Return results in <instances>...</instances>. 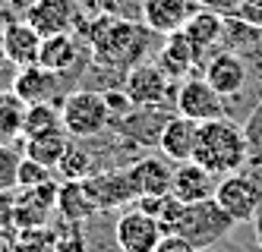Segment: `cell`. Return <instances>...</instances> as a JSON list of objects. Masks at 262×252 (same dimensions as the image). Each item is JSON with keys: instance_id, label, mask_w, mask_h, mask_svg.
Here are the masks:
<instances>
[{"instance_id": "obj_1", "label": "cell", "mask_w": 262, "mask_h": 252, "mask_svg": "<svg viewBox=\"0 0 262 252\" xmlns=\"http://www.w3.org/2000/svg\"><path fill=\"white\" fill-rule=\"evenodd\" d=\"M193 161L202 164L205 170H212L218 180L228 177V173L243 170V164L250 161V148H247V135H243V126H237V123L228 120V117L199 123Z\"/></svg>"}, {"instance_id": "obj_2", "label": "cell", "mask_w": 262, "mask_h": 252, "mask_svg": "<svg viewBox=\"0 0 262 252\" xmlns=\"http://www.w3.org/2000/svg\"><path fill=\"white\" fill-rule=\"evenodd\" d=\"M145 32L129 22V19H101V22L89 32V44L95 51V60L107 66H123L136 57Z\"/></svg>"}, {"instance_id": "obj_3", "label": "cell", "mask_w": 262, "mask_h": 252, "mask_svg": "<svg viewBox=\"0 0 262 252\" xmlns=\"http://www.w3.org/2000/svg\"><path fill=\"white\" fill-rule=\"evenodd\" d=\"M60 120L70 139H92L111 123V110L104 95L98 91H73L60 101Z\"/></svg>"}, {"instance_id": "obj_4", "label": "cell", "mask_w": 262, "mask_h": 252, "mask_svg": "<svg viewBox=\"0 0 262 252\" xmlns=\"http://www.w3.org/2000/svg\"><path fill=\"white\" fill-rule=\"evenodd\" d=\"M231 227H234V221L224 215V208L212 196V199H202V202H190V205H186L174 234L186 237L196 249H209V246H215L224 234H228Z\"/></svg>"}, {"instance_id": "obj_5", "label": "cell", "mask_w": 262, "mask_h": 252, "mask_svg": "<svg viewBox=\"0 0 262 252\" xmlns=\"http://www.w3.org/2000/svg\"><path fill=\"white\" fill-rule=\"evenodd\" d=\"M215 202L224 208L234 224H247L259 215L262 208V186L250 177V173H228L215 186Z\"/></svg>"}, {"instance_id": "obj_6", "label": "cell", "mask_w": 262, "mask_h": 252, "mask_svg": "<svg viewBox=\"0 0 262 252\" xmlns=\"http://www.w3.org/2000/svg\"><path fill=\"white\" fill-rule=\"evenodd\" d=\"M161 237H164V227L158 224V218L145 215L142 208L123 211L114 224V240L120 252H155Z\"/></svg>"}, {"instance_id": "obj_7", "label": "cell", "mask_w": 262, "mask_h": 252, "mask_svg": "<svg viewBox=\"0 0 262 252\" xmlns=\"http://www.w3.org/2000/svg\"><path fill=\"white\" fill-rule=\"evenodd\" d=\"M23 19L41 38L63 35L79 26V4L76 0H32Z\"/></svg>"}, {"instance_id": "obj_8", "label": "cell", "mask_w": 262, "mask_h": 252, "mask_svg": "<svg viewBox=\"0 0 262 252\" xmlns=\"http://www.w3.org/2000/svg\"><path fill=\"white\" fill-rule=\"evenodd\" d=\"M224 98L202 79H186L177 91V113L180 117H190L196 123H209V120H218L224 117Z\"/></svg>"}, {"instance_id": "obj_9", "label": "cell", "mask_w": 262, "mask_h": 252, "mask_svg": "<svg viewBox=\"0 0 262 252\" xmlns=\"http://www.w3.org/2000/svg\"><path fill=\"white\" fill-rule=\"evenodd\" d=\"M57 183L48 180L38 186H26L16 192V230L19 227H45L57 211Z\"/></svg>"}, {"instance_id": "obj_10", "label": "cell", "mask_w": 262, "mask_h": 252, "mask_svg": "<svg viewBox=\"0 0 262 252\" xmlns=\"http://www.w3.org/2000/svg\"><path fill=\"white\" fill-rule=\"evenodd\" d=\"M167 76L158 63H139L126 73L123 91L136 107H158L167 101Z\"/></svg>"}, {"instance_id": "obj_11", "label": "cell", "mask_w": 262, "mask_h": 252, "mask_svg": "<svg viewBox=\"0 0 262 252\" xmlns=\"http://www.w3.org/2000/svg\"><path fill=\"white\" fill-rule=\"evenodd\" d=\"M92 196L98 202V211H107V208H123L129 202H136V186H133V177H129V167L126 170H104V173H92L85 177Z\"/></svg>"}, {"instance_id": "obj_12", "label": "cell", "mask_w": 262, "mask_h": 252, "mask_svg": "<svg viewBox=\"0 0 262 252\" xmlns=\"http://www.w3.org/2000/svg\"><path fill=\"white\" fill-rule=\"evenodd\" d=\"M41 41H45V38L35 32L26 19H13V22H7L4 38H0L4 60H10L13 66H32V63H38Z\"/></svg>"}, {"instance_id": "obj_13", "label": "cell", "mask_w": 262, "mask_h": 252, "mask_svg": "<svg viewBox=\"0 0 262 252\" xmlns=\"http://www.w3.org/2000/svg\"><path fill=\"white\" fill-rule=\"evenodd\" d=\"M247 79H250L247 63H243L237 54H231V51L215 54L209 60V66H205V82H209L221 98H234V95H240L243 88H247Z\"/></svg>"}, {"instance_id": "obj_14", "label": "cell", "mask_w": 262, "mask_h": 252, "mask_svg": "<svg viewBox=\"0 0 262 252\" xmlns=\"http://www.w3.org/2000/svg\"><path fill=\"white\" fill-rule=\"evenodd\" d=\"M196 135H199V123L190 117H177L167 120L158 132V148L167 161L183 164V161H193V151H196Z\"/></svg>"}, {"instance_id": "obj_15", "label": "cell", "mask_w": 262, "mask_h": 252, "mask_svg": "<svg viewBox=\"0 0 262 252\" xmlns=\"http://www.w3.org/2000/svg\"><path fill=\"white\" fill-rule=\"evenodd\" d=\"M215 186H218V177L212 170H205L202 164L196 161H183L174 167V180H171V192L180 199V202H202V199H212L215 196Z\"/></svg>"}, {"instance_id": "obj_16", "label": "cell", "mask_w": 262, "mask_h": 252, "mask_svg": "<svg viewBox=\"0 0 262 252\" xmlns=\"http://www.w3.org/2000/svg\"><path fill=\"white\" fill-rule=\"evenodd\" d=\"M13 91L19 95L26 104H41V101H54L60 91V76L45 70L41 63H32V66H19L13 79Z\"/></svg>"}, {"instance_id": "obj_17", "label": "cell", "mask_w": 262, "mask_h": 252, "mask_svg": "<svg viewBox=\"0 0 262 252\" xmlns=\"http://www.w3.org/2000/svg\"><path fill=\"white\" fill-rule=\"evenodd\" d=\"M196 60H199V51L196 44L186 38L183 29L164 35V44L158 51V66L164 70L167 79H180V76H190L196 70Z\"/></svg>"}, {"instance_id": "obj_18", "label": "cell", "mask_w": 262, "mask_h": 252, "mask_svg": "<svg viewBox=\"0 0 262 252\" xmlns=\"http://www.w3.org/2000/svg\"><path fill=\"white\" fill-rule=\"evenodd\" d=\"M57 215L67 224H85L98 215V202L85 180H63L57 189Z\"/></svg>"}, {"instance_id": "obj_19", "label": "cell", "mask_w": 262, "mask_h": 252, "mask_svg": "<svg viewBox=\"0 0 262 252\" xmlns=\"http://www.w3.org/2000/svg\"><path fill=\"white\" fill-rule=\"evenodd\" d=\"M190 13H193L190 0H145L142 4L145 29L158 32V35H171V32L183 29Z\"/></svg>"}, {"instance_id": "obj_20", "label": "cell", "mask_w": 262, "mask_h": 252, "mask_svg": "<svg viewBox=\"0 0 262 252\" xmlns=\"http://www.w3.org/2000/svg\"><path fill=\"white\" fill-rule=\"evenodd\" d=\"M129 177H133L136 196H167L171 192V180L174 170L167 167V158H142L129 167Z\"/></svg>"}, {"instance_id": "obj_21", "label": "cell", "mask_w": 262, "mask_h": 252, "mask_svg": "<svg viewBox=\"0 0 262 252\" xmlns=\"http://www.w3.org/2000/svg\"><path fill=\"white\" fill-rule=\"evenodd\" d=\"M70 148V132L60 126V129H51V132H41V135H29L23 142V154L32 161H38L51 170H57L63 151Z\"/></svg>"}, {"instance_id": "obj_22", "label": "cell", "mask_w": 262, "mask_h": 252, "mask_svg": "<svg viewBox=\"0 0 262 252\" xmlns=\"http://www.w3.org/2000/svg\"><path fill=\"white\" fill-rule=\"evenodd\" d=\"M79 60V41L73 38L70 32L63 35H51L41 41V54H38V63L51 73L63 76L67 70H73V63Z\"/></svg>"}, {"instance_id": "obj_23", "label": "cell", "mask_w": 262, "mask_h": 252, "mask_svg": "<svg viewBox=\"0 0 262 252\" xmlns=\"http://www.w3.org/2000/svg\"><path fill=\"white\" fill-rule=\"evenodd\" d=\"M183 32H186V38L196 44V51L202 54V51L215 48L221 38H224V19H221V13H215V10H202V7H199V10L190 13Z\"/></svg>"}, {"instance_id": "obj_24", "label": "cell", "mask_w": 262, "mask_h": 252, "mask_svg": "<svg viewBox=\"0 0 262 252\" xmlns=\"http://www.w3.org/2000/svg\"><path fill=\"white\" fill-rule=\"evenodd\" d=\"M26 101L10 91H0V142H16L23 135V123H26Z\"/></svg>"}, {"instance_id": "obj_25", "label": "cell", "mask_w": 262, "mask_h": 252, "mask_svg": "<svg viewBox=\"0 0 262 252\" xmlns=\"http://www.w3.org/2000/svg\"><path fill=\"white\" fill-rule=\"evenodd\" d=\"M60 126H63L60 107H54L51 101L29 104V107H26V123H23V139H29V135H41V132H51V129H60Z\"/></svg>"}, {"instance_id": "obj_26", "label": "cell", "mask_w": 262, "mask_h": 252, "mask_svg": "<svg viewBox=\"0 0 262 252\" xmlns=\"http://www.w3.org/2000/svg\"><path fill=\"white\" fill-rule=\"evenodd\" d=\"M13 243L19 252H57V230L45 227H19L13 230Z\"/></svg>"}, {"instance_id": "obj_27", "label": "cell", "mask_w": 262, "mask_h": 252, "mask_svg": "<svg viewBox=\"0 0 262 252\" xmlns=\"http://www.w3.org/2000/svg\"><path fill=\"white\" fill-rule=\"evenodd\" d=\"M57 173L63 180H85V177H92V154L85 148L70 142V148L63 151V158L57 164Z\"/></svg>"}, {"instance_id": "obj_28", "label": "cell", "mask_w": 262, "mask_h": 252, "mask_svg": "<svg viewBox=\"0 0 262 252\" xmlns=\"http://www.w3.org/2000/svg\"><path fill=\"white\" fill-rule=\"evenodd\" d=\"M19 164H23V151L13 142H0V189L19 186Z\"/></svg>"}, {"instance_id": "obj_29", "label": "cell", "mask_w": 262, "mask_h": 252, "mask_svg": "<svg viewBox=\"0 0 262 252\" xmlns=\"http://www.w3.org/2000/svg\"><path fill=\"white\" fill-rule=\"evenodd\" d=\"M243 135H247V148H250V158L262 161V104L253 107L250 120L243 123Z\"/></svg>"}, {"instance_id": "obj_30", "label": "cell", "mask_w": 262, "mask_h": 252, "mask_svg": "<svg viewBox=\"0 0 262 252\" xmlns=\"http://www.w3.org/2000/svg\"><path fill=\"white\" fill-rule=\"evenodd\" d=\"M51 180V167L38 164L23 154V164H19V186L16 189H26V186H38V183H48Z\"/></svg>"}, {"instance_id": "obj_31", "label": "cell", "mask_w": 262, "mask_h": 252, "mask_svg": "<svg viewBox=\"0 0 262 252\" xmlns=\"http://www.w3.org/2000/svg\"><path fill=\"white\" fill-rule=\"evenodd\" d=\"M16 230V189H0V234Z\"/></svg>"}, {"instance_id": "obj_32", "label": "cell", "mask_w": 262, "mask_h": 252, "mask_svg": "<svg viewBox=\"0 0 262 252\" xmlns=\"http://www.w3.org/2000/svg\"><path fill=\"white\" fill-rule=\"evenodd\" d=\"M57 252H85V240L79 234V224H67L63 234H57Z\"/></svg>"}, {"instance_id": "obj_33", "label": "cell", "mask_w": 262, "mask_h": 252, "mask_svg": "<svg viewBox=\"0 0 262 252\" xmlns=\"http://www.w3.org/2000/svg\"><path fill=\"white\" fill-rule=\"evenodd\" d=\"M155 252H199V249L186 240V237H180V234H164V237L158 240Z\"/></svg>"}, {"instance_id": "obj_34", "label": "cell", "mask_w": 262, "mask_h": 252, "mask_svg": "<svg viewBox=\"0 0 262 252\" xmlns=\"http://www.w3.org/2000/svg\"><path fill=\"white\" fill-rule=\"evenodd\" d=\"M199 7L202 10H215V13H224V16H234V13H240L243 7H247V0H199Z\"/></svg>"}, {"instance_id": "obj_35", "label": "cell", "mask_w": 262, "mask_h": 252, "mask_svg": "<svg viewBox=\"0 0 262 252\" xmlns=\"http://www.w3.org/2000/svg\"><path fill=\"white\" fill-rule=\"evenodd\" d=\"M104 101H107L111 117H114V113H126L129 107H133V101L126 98V91H104Z\"/></svg>"}, {"instance_id": "obj_36", "label": "cell", "mask_w": 262, "mask_h": 252, "mask_svg": "<svg viewBox=\"0 0 262 252\" xmlns=\"http://www.w3.org/2000/svg\"><path fill=\"white\" fill-rule=\"evenodd\" d=\"M240 16L247 19L250 26H262V7H243V10H240Z\"/></svg>"}, {"instance_id": "obj_37", "label": "cell", "mask_w": 262, "mask_h": 252, "mask_svg": "<svg viewBox=\"0 0 262 252\" xmlns=\"http://www.w3.org/2000/svg\"><path fill=\"white\" fill-rule=\"evenodd\" d=\"M0 252H19V249H16V243H13V237L0 243Z\"/></svg>"}, {"instance_id": "obj_38", "label": "cell", "mask_w": 262, "mask_h": 252, "mask_svg": "<svg viewBox=\"0 0 262 252\" xmlns=\"http://www.w3.org/2000/svg\"><path fill=\"white\" fill-rule=\"evenodd\" d=\"M247 7H262V0H247Z\"/></svg>"}, {"instance_id": "obj_39", "label": "cell", "mask_w": 262, "mask_h": 252, "mask_svg": "<svg viewBox=\"0 0 262 252\" xmlns=\"http://www.w3.org/2000/svg\"><path fill=\"white\" fill-rule=\"evenodd\" d=\"M76 4H85V0H76Z\"/></svg>"}]
</instances>
